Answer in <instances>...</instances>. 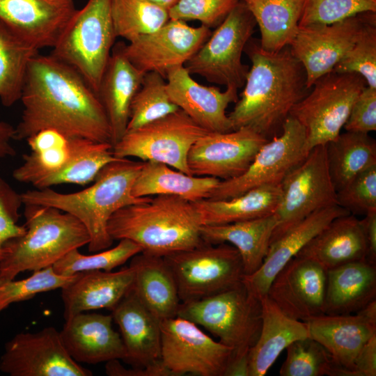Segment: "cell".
<instances>
[{
    "instance_id": "obj_32",
    "label": "cell",
    "mask_w": 376,
    "mask_h": 376,
    "mask_svg": "<svg viewBox=\"0 0 376 376\" xmlns=\"http://www.w3.org/2000/svg\"><path fill=\"white\" fill-rule=\"evenodd\" d=\"M132 290L160 321L177 316L181 304L174 277L164 257L140 252L131 258Z\"/></svg>"
},
{
    "instance_id": "obj_14",
    "label": "cell",
    "mask_w": 376,
    "mask_h": 376,
    "mask_svg": "<svg viewBox=\"0 0 376 376\" xmlns=\"http://www.w3.org/2000/svg\"><path fill=\"white\" fill-rule=\"evenodd\" d=\"M161 361L173 376H224L233 350L193 322L175 316L160 322Z\"/></svg>"
},
{
    "instance_id": "obj_18",
    "label": "cell",
    "mask_w": 376,
    "mask_h": 376,
    "mask_svg": "<svg viewBox=\"0 0 376 376\" xmlns=\"http://www.w3.org/2000/svg\"><path fill=\"white\" fill-rule=\"evenodd\" d=\"M267 141L249 127L226 132H208L189 151L187 163L189 173L221 180L235 178L247 169Z\"/></svg>"
},
{
    "instance_id": "obj_30",
    "label": "cell",
    "mask_w": 376,
    "mask_h": 376,
    "mask_svg": "<svg viewBox=\"0 0 376 376\" xmlns=\"http://www.w3.org/2000/svg\"><path fill=\"white\" fill-rule=\"evenodd\" d=\"M375 300L376 264L363 260L327 271L324 314H354Z\"/></svg>"
},
{
    "instance_id": "obj_15",
    "label": "cell",
    "mask_w": 376,
    "mask_h": 376,
    "mask_svg": "<svg viewBox=\"0 0 376 376\" xmlns=\"http://www.w3.org/2000/svg\"><path fill=\"white\" fill-rule=\"evenodd\" d=\"M211 33L205 26L193 27L182 20L169 19L154 32L123 42V52L143 74L154 72L166 79L170 70L185 65Z\"/></svg>"
},
{
    "instance_id": "obj_23",
    "label": "cell",
    "mask_w": 376,
    "mask_h": 376,
    "mask_svg": "<svg viewBox=\"0 0 376 376\" xmlns=\"http://www.w3.org/2000/svg\"><path fill=\"white\" fill-rule=\"evenodd\" d=\"M65 321L60 331L61 340L77 363L96 364L125 359L126 350L120 334L112 327L111 314L83 312Z\"/></svg>"
},
{
    "instance_id": "obj_9",
    "label": "cell",
    "mask_w": 376,
    "mask_h": 376,
    "mask_svg": "<svg viewBox=\"0 0 376 376\" xmlns=\"http://www.w3.org/2000/svg\"><path fill=\"white\" fill-rule=\"evenodd\" d=\"M366 86L359 74L334 71L315 81L290 113L304 129L308 152L338 137L354 101Z\"/></svg>"
},
{
    "instance_id": "obj_44",
    "label": "cell",
    "mask_w": 376,
    "mask_h": 376,
    "mask_svg": "<svg viewBox=\"0 0 376 376\" xmlns=\"http://www.w3.org/2000/svg\"><path fill=\"white\" fill-rule=\"evenodd\" d=\"M332 71L359 74L368 86L376 88V17L365 25L354 44Z\"/></svg>"
},
{
    "instance_id": "obj_43",
    "label": "cell",
    "mask_w": 376,
    "mask_h": 376,
    "mask_svg": "<svg viewBox=\"0 0 376 376\" xmlns=\"http://www.w3.org/2000/svg\"><path fill=\"white\" fill-rule=\"evenodd\" d=\"M77 275L58 274L52 266L33 271L24 279H13L0 284V313L10 304L26 301L38 293L62 289L72 282Z\"/></svg>"
},
{
    "instance_id": "obj_13",
    "label": "cell",
    "mask_w": 376,
    "mask_h": 376,
    "mask_svg": "<svg viewBox=\"0 0 376 376\" xmlns=\"http://www.w3.org/2000/svg\"><path fill=\"white\" fill-rule=\"evenodd\" d=\"M305 143L303 126L290 116L281 132L261 146L247 169L235 178L220 180L208 199H229L257 187L280 185L308 155Z\"/></svg>"
},
{
    "instance_id": "obj_24",
    "label": "cell",
    "mask_w": 376,
    "mask_h": 376,
    "mask_svg": "<svg viewBox=\"0 0 376 376\" xmlns=\"http://www.w3.org/2000/svg\"><path fill=\"white\" fill-rule=\"evenodd\" d=\"M350 212L338 205L317 210L296 224L272 242L260 268L244 275L242 282L253 296L260 299L276 274L334 219ZM351 214V213H350Z\"/></svg>"
},
{
    "instance_id": "obj_29",
    "label": "cell",
    "mask_w": 376,
    "mask_h": 376,
    "mask_svg": "<svg viewBox=\"0 0 376 376\" xmlns=\"http://www.w3.org/2000/svg\"><path fill=\"white\" fill-rule=\"evenodd\" d=\"M297 256L315 261L327 271L366 260L367 248L360 219L350 213L334 219Z\"/></svg>"
},
{
    "instance_id": "obj_33",
    "label": "cell",
    "mask_w": 376,
    "mask_h": 376,
    "mask_svg": "<svg viewBox=\"0 0 376 376\" xmlns=\"http://www.w3.org/2000/svg\"><path fill=\"white\" fill-rule=\"evenodd\" d=\"M277 224L274 214L233 223L203 225V240L217 244L228 243L239 252L245 275L258 270L263 263Z\"/></svg>"
},
{
    "instance_id": "obj_38",
    "label": "cell",
    "mask_w": 376,
    "mask_h": 376,
    "mask_svg": "<svg viewBox=\"0 0 376 376\" xmlns=\"http://www.w3.org/2000/svg\"><path fill=\"white\" fill-rule=\"evenodd\" d=\"M39 50L0 22V100L10 107L21 99L31 60Z\"/></svg>"
},
{
    "instance_id": "obj_47",
    "label": "cell",
    "mask_w": 376,
    "mask_h": 376,
    "mask_svg": "<svg viewBox=\"0 0 376 376\" xmlns=\"http://www.w3.org/2000/svg\"><path fill=\"white\" fill-rule=\"evenodd\" d=\"M337 205L352 214L365 215L376 210V164L337 191Z\"/></svg>"
},
{
    "instance_id": "obj_49",
    "label": "cell",
    "mask_w": 376,
    "mask_h": 376,
    "mask_svg": "<svg viewBox=\"0 0 376 376\" xmlns=\"http://www.w3.org/2000/svg\"><path fill=\"white\" fill-rule=\"evenodd\" d=\"M343 128L361 133L376 130V88L366 86L361 91Z\"/></svg>"
},
{
    "instance_id": "obj_1",
    "label": "cell",
    "mask_w": 376,
    "mask_h": 376,
    "mask_svg": "<svg viewBox=\"0 0 376 376\" xmlns=\"http://www.w3.org/2000/svg\"><path fill=\"white\" fill-rule=\"evenodd\" d=\"M20 100L24 109L14 139L26 140L50 128L70 137L111 143L97 94L74 68L51 54L38 53L31 60Z\"/></svg>"
},
{
    "instance_id": "obj_11",
    "label": "cell",
    "mask_w": 376,
    "mask_h": 376,
    "mask_svg": "<svg viewBox=\"0 0 376 376\" xmlns=\"http://www.w3.org/2000/svg\"><path fill=\"white\" fill-rule=\"evenodd\" d=\"M208 132L182 110L129 130L112 146L118 159L157 162L189 174L187 155L192 145Z\"/></svg>"
},
{
    "instance_id": "obj_42",
    "label": "cell",
    "mask_w": 376,
    "mask_h": 376,
    "mask_svg": "<svg viewBox=\"0 0 376 376\" xmlns=\"http://www.w3.org/2000/svg\"><path fill=\"white\" fill-rule=\"evenodd\" d=\"M141 251L139 245L123 239L116 246L91 255H84L79 249H72L53 265L52 268L56 274L67 276L85 272H109Z\"/></svg>"
},
{
    "instance_id": "obj_8",
    "label": "cell",
    "mask_w": 376,
    "mask_h": 376,
    "mask_svg": "<svg viewBox=\"0 0 376 376\" xmlns=\"http://www.w3.org/2000/svg\"><path fill=\"white\" fill-rule=\"evenodd\" d=\"M164 259L176 283L181 302L199 300L236 287L245 275L238 251L228 243L203 240Z\"/></svg>"
},
{
    "instance_id": "obj_40",
    "label": "cell",
    "mask_w": 376,
    "mask_h": 376,
    "mask_svg": "<svg viewBox=\"0 0 376 376\" xmlns=\"http://www.w3.org/2000/svg\"><path fill=\"white\" fill-rule=\"evenodd\" d=\"M285 350L281 376H344L328 351L310 337L292 342Z\"/></svg>"
},
{
    "instance_id": "obj_2",
    "label": "cell",
    "mask_w": 376,
    "mask_h": 376,
    "mask_svg": "<svg viewBox=\"0 0 376 376\" xmlns=\"http://www.w3.org/2000/svg\"><path fill=\"white\" fill-rule=\"evenodd\" d=\"M244 52L251 67L228 117L233 130L249 127L269 140L281 132L293 107L310 91L306 73L290 47L269 52L251 38Z\"/></svg>"
},
{
    "instance_id": "obj_50",
    "label": "cell",
    "mask_w": 376,
    "mask_h": 376,
    "mask_svg": "<svg viewBox=\"0 0 376 376\" xmlns=\"http://www.w3.org/2000/svg\"><path fill=\"white\" fill-rule=\"evenodd\" d=\"M105 371L109 376H173L162 361L146 368H125L114 359L106 362Z\"/></svg>"
},
{
    "instance_id": "obj_35",
    "label": "cell",
    "mask_w": 376,
    "mask_h": 376,
    "mask_svg": "<svg viewBox=\"0 0 376 376\" xmlns=\"http://www.w3.org/2000/svg\"><path fill=\"white\" fill-rule=\"evenodd\" d=\"M258 25L261 47L269 52L289 47L299 31L304 0H242Z\"/></svg>"
},
{
    "instance_id": "obj_46",
    "label": "cell",
    "mask_w": 376,
    "mask_h": 376,
    "mask_svg": "<svg viewBox=\"0 0 376 376\" xmlns=\"http://www.w3.org/2000/svg\"><path fill=\"white\" fill-rule=\"evenodd\" d=\"M240 0H178L169 10L170 19L194 20L209 29L218 26Z\"/></svg>"
},
{
    "instance_id": "obj_54",
    "label": "cell",
    "mask_w": 376,
    "mask_h": 376,
    "mask_svg": "<svg viewBox=\"0 0 376 376\" xmlns=\"http://www.w3.org/2000/svg\"><path fill=\"white\" fill-rule=\"evenodd\" d=\"M224 376H249L248 354L232 359L225 370Z\"/></svg>"
},
{
    "instance_id": "obj_26",
    "label": "cell",
    "mask_w": 376,
    "mask_h": 376,
    "mask_svg": "<svg viewBox=\"0 0 376 376\" xmlns=\"http://www.w3.org/2000/svg\"><path fill=\"white\" fill-rule=\"evenodd\" d=\"M144 75L125 56L123 42L113 45L96 93L108 119L112 146L127 131L131 104Z\"/></svg>"
},
{
    "instance_id": "obj_6",
    "label": "cell",
    "mask_w": 376,
    "mask_h": 376,
    "mask_svg": "<svg viewBox=\"0 0 376 376\" xmlns=\"http://www.w3.org/2000/svg\"><path fill=\"white\" fill-rule=\"evenodd\" d=\"M177 316L217 336L219 342L233 350L231 359L248 354L258 338L262 325L260 299L250 293L243 282L210 297L181 302Z\"/></svg>"
},
{
    "instance_id": "obj_16",
    "label": "cell",
    "mask_w": 376,
    "mask_h": 376,
    "mask_svg": "<svg viewBox=\"0 0 376 376\" xmlns=\"http://www.w3.org/2000/svg\"><path fill=\"white\" fill-rule=\"evenodd\" d=\"M375 17V12H364L329 24L299 28L289 47L305 69L308 88L333 70L354 44L365 25Z\"/></svg>"
},
{
    "instance_id": "obj_27",
    "label": "cell",
    "mask_w": 376,
    "mask_h": 376,
    "mask_svg": "<svg viewBox=\"0 0 376 376\" xmlns=\"http://www.w3.org/2000/svg\"><path fill=\"white\" fill-rule=\"evenodd\" d=\"M134 268L130 265L116 272L78 273L61 289L65 320L73 315L98 309L111 310L131 290Z\"/></svg>"
},
{
    "instance_id": "obj_19",
    "label": "cell",
    "mask_w": 376,
    "mask_h": 376,
    "mask_svg": "<svg viewBox=\"0 0 376 376\" xmlns=\"http://www.w3.org/2000/svg\"><path fill=\"white\" fill-rule=\"evenodd\" d=\"M327 270L296 256L276 274L267 296L290 318L306 321L324 314Z\"/></svg>"
},
{
    "instance_id": "obj_25",
    "label": "cell",
    "mask_w": 376,
    "mask_h": 376,
    "mask_svg": "<svg viewBox=\"0 0 376 376\" xmlns=\"http://www.w3.org/2000/svg\"><path fill=\"white\" fill-rule=\"evenodd\" d=\"M111 311L126 350L124 361L140 368L160 362L161 321L139 301L132 288Z\"/></svg>"
},
{
    "instance_id": "obj_5",
    "label": "cell",
    "mask_w": 376,
    "mask_h": 376,
    "mask_svg": "<svg viewBox=\"0 0 376 376\" xmlns=\"http://www.w3.org/2000/svg\"><path fill=\"white\" fill-rule=\"evenodd\" d=\"M23 205L26 232L3 247L0 284L24 271L52 267L67 253L90 241L85 226L70 214L49 206Z\"/></svg>"
},
{
    "instance_id": "obj_41",
    "label": "cell",
    "mask_w": 376,
    "mask_h": 376,
    "mask_svg": "<svg viewBox=\"0 0 376 376\" xmlns=\"http://www.w3.org/2000/svg\"><path fill=\"white\" fill-rule=\"evenodd\" d=\"M178 109L167 93L166 79L158 73L147 72L132 100L127 131L139 128Z\"/></svg>"
},
{
    "instance_id": "obj_53",
    "label": "cell",
    "mask_w": 376,
    "mask_h": 376,
    "mask_svg": "<svg viewBox=\"0 0 376 376\" xmlns=\"http://www.w3.org/2000/svg\"><path fill=\"white\" fill-rule=\"evenodd\" d=\"M14 138L15 127L0 120V159L15 155V150L10 143Z\"/></svg>"
},
{
    "instance_id": "obj_36",
    "label": "cell",
    "mask_w": 376,
    "mask_h": 376,
    "mask_svg": "<svg viewBox=\"0 0 376 376\" xmlns=\"http://www.w3.org/2000/svg\"><path fill=\"white\" fill-rule=\"evenodd\" d=\"M281 196L280 185L251 189L229 199H203L194 202L203 225L233 223L265 217L275 212Z\"/></svg>"
},
{
    "instance_id": "obj_10",
    "label": "cell",
    "mask_w": 376,
    "mask_h": 376,
    "mask_svg": "<svg viewBox=\"0 0 376 376\" xmlns=\"http://www.w3.org/2000/svg\"><path fill=\"white\" fill-rule=\"evenodd\" d=\"M256 26L252 14L240 0L185 67L191 75L209 82L226 88L243 87L249 67L242 63V55Z\"/></svg>"
},
{
    "instance_id": "obj_17",
    "label": "cell",
    "mask_w": 376,
    "mask_h": 376,
    "mask_svg": "<svg viewBox=\"0 0 376 376\" xmlns=\"http://www.w3.org/2000/svg\"><path fill=\"white\" fill-rule=\"evenodd\" d=\"M0 370L10 376H91L67 352L53 327L16 334L5 345Z\"/></svg>"
},
{
    "instance_id": "obj_7",
    "label": "cell",
    "mask_w": 376,
    "mask_h": 376,
    "mask_svg": "<svg viewBox=\"0 0 376 376\" xmlns=\"http://www.w3.org/2000/svg\"><path fill=\"white\" fill-rule=\"evenodd\" d=\"M111 0H88L76 10L51 55L74 68L95 93L116 38Z\"/></svg>"
},
{
    "instance_id": "obj_21",
    "label": "cell",
    "mask_w": 376,
    "mask_h": 376,
    "mask_svg": "<svg viewBox=\"0 0 376 376\" xmlns=\"http://www.w3.org/2000/svg\"><path fill=\"white\" fill-rule=\"evenodd\" d=\"M166 91L171 100L199 126L211 132L233 130L228 106L238 100L237 90L202 85L191 77L185 65L167 74Z\"/></svg>"
},
{
    "instance_id": "obj_55",
    "label": "cell",
    "mask_w": 376,
    "mask_h": 376,
    "mask_svg": "<svg viewBox=\"0 0 376 376\" xmlns=\"http://www.w3.org/2000/svg\"><path fill=\"white\" fill-rule=\"evenodd\" d=\"M146 1L167 10H169L170 8H171L178 1V0H146Z\"/></svg>"
},
{
    "instance_id": "obj_31",
    "label": "cell",
    "mask_w": 376,
    "mask_h": 376,
    "mask_svg": "<svg viewBox=\"0 0 376 376\" xmlns=\"http://www.w3.org/2000/svg\"><path fill=\"white\" fill-rule=\"evenodd\" d=\"M262 325L248 353L249 376H263L292 342L309 337L305 321L288 317L265 295L260 298Z\"/></svg>"
},
{
    "instance_id": "obj_37",
    "label": "cell",
    "mask_w": 376,
    "mask_h": 376,
    "mask_svg": "<svg viewBox=\"0 0 376 376\" xmlns=\"http://www.w3.org/2000/svg\"><path fill=\"white\" fill-rule=\"evenodd\" d=\"M325 146L328 168L336 191L376 164V141L368 133L346 131Z\"/></svg>"
},
{
    "instance_id": "obj_52",
    "label": "cell",
    "mask_w": 376,
    "mask_h": 376,
    "mask_svg": "<svg viewBox=\"0 0 376 376\" xmlns=\"http://www.w3.org/2000/svg\"><path fill=\"white\" fill-rule=\"evenodd\" d=\"M367 248L366 260L376 264V210H373L360 219Z\"/></svg>"
},
{
    "instance_id": "obj_48",
    "label": "cell",
    "mask_w": 376,
    "mask_h": 376,
    "mask_svg": "<svg viewBox=\"0 0 376 376\" xmlns=\"http://www.w3.org/2000/svg\"><path fill=\"white\" fill-rule=\"evenodd\" d=\"M22 205L21 194L0 177V261L3 258L5 244L26 232L25 226L17 224Z\"/></svg>"
},
{
    "instance_id": "obj_22",
    "label": "cell",
    "mask_w": 376,
    "mask_h": 376,
    "mask_svg": "<svg viewBox=\"0 0 376 376\" xmlns=\"http://www.w3.org/2000/svg\"><path fill=\"white\" fill-rule=\"evenodd\" d=\"M76 10L72 0H0V22L40 50L54 47Z\"/></svg>"
},
{
    "instance_id": "obj_3",
    "label": "cell",
    "mask_w": 376,
    "mask_h": 376,
    "mask_svg": "<svg viewBox=\"0 0 376 376\" xmlns=\"http://www.w3.org/2000/svg\"><path fill=\"white\" fill-rule=\"evenodd\" d=\"M143 163L116 159L105 165L86 189L72 193H61L51 187L28 190L21 194L23 204L53 207L70 214L86 228L90 252L107 249L113 242L107 230L111 217L125 206L149 198H136L132 194Z\"/></svg>"
},
{
    "instance_id": "obj_20",
    "label": "cell",
    "mask_w": 376,
    "mask_h": 376,
    "mask_svg": "<svg viewBox=\"0 0 376 376\" xmlns=\"http://www.w3.org/2000/svg\"><path fill=\"white\" fill-rule=\"evenodd\" d=\"M305 322L309 337L328 351L344 376H354V365L358 354L376 335V300L354 314H324Z\"/></svg>"
},
{
    "instance_id": "obj_12",
    "label": "cell",
    "mask_w": 376,
    "mask_h": 376,
    "mask_svg": "<svg viewBox=\"0 0 376 376\" xmlns=\"http://www.w3.org/2000/svg\"><path fill=\"white\" fill-rule=\"evenodd\" d=\"M281 189V199L274 212L277 224L271 243L313 212L337 205L326 146L312 148L284 178Z\"/></svg>"
},
{
    "instance_id": "obj_4",
    "label": "cell",
    "mask_w": 376,
    "mask_h": 376,
    "mask_svg": "<svg viewBox=\"0 0 376 376\" xmlns=\"http://www.w3.org/2000/svg\"><path fill=\"white\" fill-rule=\"evenodd\" d=\"M201 214L194 202L157 195L117 210L108 222L113 240H129L151 255H166L203 242Z\"/></svg>"
},
{
    "instance_id": "obj_45",
    "label": "cell",
    "mask_w": 376,
    "mask_h": 376,
    "mask_svg": "<svg viewBox=\"0 0 376 376\" xmlns=\"http://www.w3.org/2000/svg\"><path fill=\"white\" fill-rule=\"evenodd\" d=\"M364 12L376 13V0H304L299 26L329 24Z\"/></svg>"
},
{
    "instance_id": "obj_34",
    "label": "cell",
    "mask_w": 376,
    "mask_h": 376,
    "mask_svg": "<svg viewBox=\"0 0 376 376\" xmlns=\"http://www.w3.org/2000/svg\"><path fill=\"white\" fill-rule=\"evenodd\" d=\"M221 180L185 173L157 162H143L132 189L136 198L173 195L191 202L208 198Z\"/></svg>"
},
{
    "instance_id": "obj_39",
    "label": "cell",
    "mask_w": 376,
    "mask_h": 376,
    "mask_svg": "<svg viewBox=\"0 0 376 376\" xmlns=\"http://www.w3.org/2000/svg\"><path fill=\"white\" fill-rule=\"evenodd\" d=\"M116 37L129 42L161 28L169 19V10L146 0H111Z\"/></svg>"
},
{
    "instance_id": "obj_28",
    "label": "cell",
    "mask_w": 376,
    "mask_h": 376,
    "mask_svg": "<svg viewBox=\"0 0 376 376\" xmlns=\"http://www.w3.org/2000/svg\"><path fill=\"white\" fill-rule=\"evenodd\" d=\"M55 129H44L26 141L30 152L13 172V178L36 189L56 185L57 178L69 167L75 151V138Z\"/></svg>"
},
{
    "instance_id": "obj_51",
    "label": "cell",
    "mask_w": 376,
    "mask_h": 376,
    "mask_svg": "<svg viewBox=\"0 0 376 376\" xmlns=\"http://www.w3.org/2000/svg\"><path fill=\"white\" fill-rule=\"evenodd\" d=\"M354 374V376L376 375V335L369 339L358 354Z\"/></svg>"
}]
</instances>
